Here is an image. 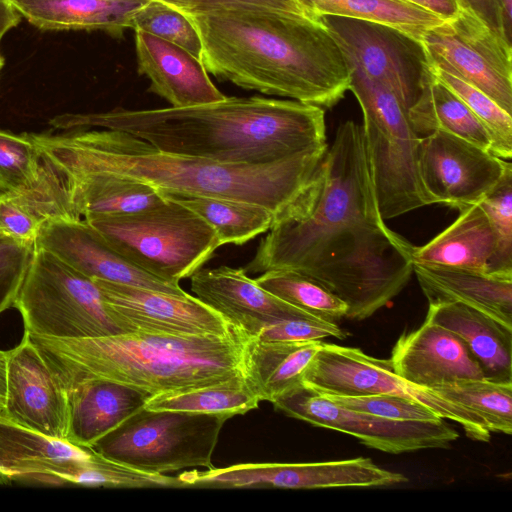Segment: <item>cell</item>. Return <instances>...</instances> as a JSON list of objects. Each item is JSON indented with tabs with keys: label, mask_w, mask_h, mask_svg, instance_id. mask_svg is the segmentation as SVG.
Instances as JSON below:
<instances>
[{
	"label": "cell",
	"mask_w": 512,
	"mask_h": 512,
	"mask_svg": "<svg viewBox=\"0 0 512 512\" xmlns=\"http://www.w3.org/2000/svg\"><path fill=\"white\" fill-rule=\"evenodd\" d=\"M414 247L385 223L362 125L347 120L305 187L275 215L244 269L298 272L340 298L346 317L363 320L406 286Z\"/></svg>",
	"instance_id": "cell-1"
},
{
	"label": "cell",
	"mask_w": 512,
	"mask_h": 512,
	"mask_svg": "<svg viewBox=\"0 0 512 512\" xmlns=\"http://www.w3.org/2000/svg\"><path fill=\"white\" fill-rule=\"evenodd\" d=\"M61 131L118 130L160 151L236 165H265L327 144L322 107L295 100L226 97L184 108L66 113Z\"/></svg>",
	"instance_id": "cell-2"
},
{
	"label": "cell",
	"mask_w": 512,
	"mask_h": 512,
	"mask_svg": "<svg viewBox=\"0 0 512 512\" xmlns=\"http://www.w3.org/2000/svg\"><path fill=\"white\" fill-rule=\"evenodd\" d=\"M187 17L202 42V63L217 78L322 108L349 90L348 63L319 19L247 9Z\"/></svg>",
	"instance_id": "cell-3"
},
{
	"label": "cell",
	"mask_w": 512,
	"mask_h": 512,
	"mask_svg": "<svg viewBox=\"0 0 512 512\" xmlns=\"http://www.w3.org/2000/svg\"><path fill=\"white\" fill-rule=\"evenodd\" d=\"M29 136L39 158L54 164L131 178L164 195L255 203L275 215L305 187L328 147L265 165H236L163 152L118 130L83 128Z\"/></svg>",
	"instance_id": "cell-4"
},
{
	"label": "cell",
	"mask_w": 512,
	"mask_h": 512,
	"mask_svg": "<svg viewBox=\"0 0 512 512\" xmlns=\"http://www.w3.org/2000/svg\"><path fill=\"white\" fill-rule=\"evenodd\" d=\"M29 336L66 391L80 381L100 378L153 396L242 374L250 335L233 325L224 335L134 331L92 338Z\"/></svg>",
	"instance_id": "cell-5"
},
{
	"label": "cell",
	"mask_w": 512,
	"mask_h": 512,
	"mask_svg": "<svg viewBox=\"0 0 512 512\" xmlns=\"http://www.w3.org/2000/svg\"><path fill=\"white\" fill-rule=\"evenodd\" d=\"M84 220L128 261L176 284L200 269L221 246L203 218L168 196L140 212Z\"/></svg>",
	"instance_id": "cell-6"
},
{
	"label": "cell",
	"mask_w": 512,
	"mask_h": 512,
	"mask_svg": "<svg viewBox=\"0 0 512 512\" xmlns=\"http://www.w3.org/2000/svg\"><path fill=\"white\" fill-rule=\"evenodd\" d=\"M349 90L363 113L366 153L383 219L433 204L419 174L420 137L399 98L384 84L353 70Z\"/></svg>",
	"instance_id": "cell-7"
},
{
	"label": "cell",
	"mask_w": 512,
	"mask_h": 512,
	"mask_svg": "<svg viewBox=\"0 0 512 512\" xmlns=\"http://www.w3.org/2000/svg\"><path fill=\"white\" fill-rule=\"evenodd\" d=\"M14 307L32 335L92 338L126 333L94 280L37 246Z\"/></svg>",
	"instance_id": "cell-8"
},
{
	"label": "cell",
	"mask_w": 512,
	"mask_h": 512,
	"mask_svg": "<svg viewBox=\"0 0 512 512\" xmlns=\"http://www.w3.org/2000/svg\"><path fill=\"white\" fill-rule=\"evenodd\" d=\"M226 416L140 408L96 441V453L153 474L213 468L212 455Z\"/></svg>",
	"instance_id": "cell-9"
},
{
	"label": "cell",
	"mask_w": 512,
	"mask_h": 512,
	"mask_svg": "<svg viewBox=\"0 0 512 512\" xmlns=\"http://www.w3.org/2000/svg\"><path fill=\"white\" fill-rule=\"evenodd\" d=\"M302 383L322 396L400 395L424 404L440 418L456 422L473 440L490 439L491 432L475 413L431 389L405 381L396 374L391 359L375 358L357 348L322 342L303 374Z\"/></svg>",
	"instance_id": "cell-10"
},
{
	"label": "cell",
	"mask_w": 512,
	"mask_h": 512,
	"mask_svg": "<svg viewBox=\"0 0 512 512\" xmlns=\"http://www.w3.org/2000/svg\"><path fill=\"white\" fill-rule=\"evenodd\" d=\"M341 48L349 69L387 86L408 111L433 74L423 43L392 26L324 15L319 18Z\"/></svg>",
	"instance_id": "cell-11"
},
{
	"label": "cell",
	"mask_w": 512,
	"mask_h": 512,
	"mask_svg": "<svg viewBox=\"0 0 512 512\" xmlns=\"http://www.w3.org/2000/svg\"><path fill=\"white\" fill-rule=\"evenodd\" d=\"M271 403L290 417L352 435L366 446L393 454L445 448L459 438L457 431L443 418L431 421L386 419L341 407L303 383Z\"/></svg>",
	"instance_id": "cell-12"
},
{
	"label": "cell",
	"mask_w": 512,
	"mask_h": 512,
	"mask_svg": "<svg viewBox=\"0 0 512 512\" xmlns=\"http://www.w3.org/2000/svg\"><path fill=\"white\" fill-rule=\"evenodd\" d=\"M430 63L457 75L512 115V45L458 10L422 37Z\"/></svg>",
	"instance_id": "cell-13"
},
{
	"label": "cell",
	"mask_w": 512,
	"mask_h": 512,
	"mask_svg": "<svg viewBox=\"0 0 512 512\" xmlns=\"http://www.w3.org/2000/svg\"><path fill=\"white\" fill-rule=\"evenodd\" d=\"M179 477L185 487L285 489L382 487L407 481L401 473L383 469L364 457L311 463H242L206 471H187Z\"/></svg>",
	"instance_id": "cell-14"
},
{
	"label": "cell",
	"mask_w": 512,
	"mask_h": 512,
	"mask_svg": "<svg viewBox=\"0 0 512 512\" xmlns=\"http://www.w3.org/2000/svg\"><path fill=\"white\" fill-rule=\"evenodd\" d=\"M510 166L489 150L444 131L420 137L419 174L433 204L458 210L475 204Z\"/></svg>",
	"instance_id": "cell-15"
},
{
	"label": "cell",
	"mask_w": 512,
	"mask_h": 512,
	"mask_svg": "<svg viewBox=\"0 0 512 512\" xmlns=\"http://www.w3.org/2000/svg\"><path fill=\"white\" fill-rule=\"evenodd\" d=\"M126 332L169 335H224L233 327L222 315L188 293L152 289L92 279Z\"/></svg>",
	"instance_id": "cell-16"
},
{
	"label": "cell",
	"mask_w": 512,
	"mask_h": 512,
	"mask_svg": "<svg viewBox=\"0 0 512 512\" xmlns=\"http://www.w3.org/2000/svg\"><path fill=\"white\" fill-rule=\"evenodd\" d=\"M6 402L3 415L47 437L66 440L68 393L29 334L7 351Z\"/></svg>",
	"instance_id": "cell-17"
},
{
	"label": "cell",
	"mask_w": 512,
	"mask_h": 512,
	"mask_svg": "<svg viewBox=\"0 0 512 512\" xmlns=\"http://www.w3.org/2000/svg\"><path fill=\"white\" fill-rule=\"evenodd\" d=\"M35 246L45 249L90 279L177 295L187 293L179 284L151 275L128 261L83 219H47L41 226Z\"/></svg>",
	"instance_id": "cell-18"
},
{
	"label": "cell",
	"mask_w": 512,
	"mask_h": 512,
	"mask_svg": "<svg viewBox=\"0 0 512 512\" xmlns=\"http://www.w3.org/2000/svg\"><path fill=\"white\" fill-rule=\"evenodd\" d=\"M190 277L191 290L199 300L250 336L278 320L316 318L263 289L245 269L200 268Z\"/></svg>",
	"instance_id": "cell-19"
},
{
	"label": "cell",
	"mask_w": 512,
	"mask_h": 512,
	"mask_svg": "<svg viewBox=\"0 0 512 512\" xmlns=\"http://www.w3.org/2000/svg\"><path fill=\"white\" fill-rule=\"evenodd\" d=\"M390 359L397 375L422 388L485 378L479 362L461 338L426 321L397 340Z\"/></svg>",
	"instance_id": "cell-20"
},
{
	"label": "cell",
	"mask_w": 512,
	"mask_h": 512,
	"mask_svg": "<svg viewBox=\"0 0 512 512\" xmlns=\"http://www.w3.org/2000/svg\"><path fill=\"white\" fill-rule=\"evenodd\" d=\"M138 72L149 78L150 91L171 107L184 108L226 98L212 83L203 63L180 46L135 31Z\"/></svg>",
	"instance_id": "cell-21"
},
{
	"label": "cell",
	"mask_w": 512,
	"mask_h": 512,
	"mask_svg": "<svg viewBox=\"0 0 512 512\" xmlns=\"http://www.w3.org/2000/svg\"><path fill=\"white\" fill-rule=\"evenodd\" d=\"M413 272L429 304L461 303L512 329V273L416 262Z\"/></svg>",
	"instance_id": "cell-22"
},
{
	"label": "cell",
	"mask_w": 512,
	"mask_h": 512,
	"mask_svg": "<svg viewBox=\"0 0 512 512\" xmlns=\"http://www.w3.org/2000/svg\"><path fill=\"white\" fill-rule=\"evenodd\" d=\"M91 456L89 447L47 437L0 414V472L10 480L62 485L63 477Z\"/></svg>",
	"instance_id": "cell-23"
},
{
	"label": "cell",
	"mask_w": 512,
	"mask_h": 512,
	"mask_svg": "<svg viewBox=\"0 0 512 512\" xmlns=\"http://www.w3.org/2000/svg\"><path fill=\"white\" fill-rule=\"evenodd\" d=\"M67 393L66 441L87 448L142 408L151 397L127 384L100 378L80 381Z\"/></svg>",
	"instance_id": "cell-24"
},
{
	"label": "cell",
	"mask_w": 512,
	"mask_h": 512,
	"mask_svg": "<svg viewBox=\"0 0 512 512\" xmlns=\"http://www.w3.org/2000/svg\"><path fill=\"white\" fill-rule=\"evenodd\" d=\"M425 321L461 338L486 379L512 382V329L457 302L429 304Z\"/></svg>",
	"instance_id": "cell-25"
},
{
	"label": "cell",
	"mask_w": 512,
	"mask_h": 512,
	"mask_svg": "<svg viewBox=\"0 0 512 512\" xmlns=\"http://www.w3.org/2000/svg\"><path fill=\"white\" fill-rule=\"evenodd\" d=\"M41 30H102L121 37L149 0H9Z\"/></svg>",
	"instance_id": "cell-26"
},
{
	"label": "cell",
	"mask_w": 512,
	"mask_h": 512,
	"mask_svg": "<svg viewBox=\"0 0 512 512\" xmlns=\"http://www.w3.org/2000/svg\"><path fill=\"white\" fill-rule=\"evenodd\" d=\"M322 342H273L249 336L243 355V375L260 401L272 402L302 384L303 374Z\"/></svg>",
	"instance_id": "cell-27"
},
{
	"label": "cell",
	"mask_w": 512,
	"mask_h": 512,
	"mask_svg": "<svg viewBox=\"0 0 512 512\" xmlns=\"http://www.w3.org/2000/svg\"><path fill=\"white\" fill-rule=\"evenodd\" d=\"M459 212L445 230L426 244L414 247V262L489 272L496 249L491 224L478 203Z\"/></svg>",
	"instance_id": "cell-28"
},
{
	"label": "cell",
	"mask_w": 512,
	"mask_h": 512,
	"mask_svg": "<svg viewBox=\"0 0 512 512\" xmlns=\"http://www.w3.org/2000/svg\"><path fill=\"white\" fill-rule=\"evenodd\" d=\"M408 118L419 137L444 131L490 151V137L481 122L434 75L418 101L408 110Z\"/></svg>",
	"instance_id": "cell-29"
},
{
	"label": "cell",
	"mask_w": 512,
	"mask_h": 512,
	"mask_svg": "<svg viewBox=\"0 0 512 512\" xmlns=\"http://www.w3.org/2000/svg\"><path fill=\"white\" fill-rule=\"evenodd\" d=\"M307 13L319 19L342 16L386 24L421 41L432 27L443 22L436 15L405 0H297Z\"/></svg>",
	"instance_id": "cell-30"
},
{
	"label": "cell",
	"mask_w": 512,
	"mask_h": 512,
	"mask_svg": "<svg viewBox=\"0 0 512 512\" xmlns=\"http://www.w3.org/2000/svg\"><path fill=\"white\" fill-rule=\"evenodd\" d=\"M259 402L242 373L212 385L153 395L144 407L150 410L185 411L231 418L257 408Z\"/></svg>",
	"instance_id": "cell-31"
},
{
	"label": "cell",
	"mask_w": 512,
	"mask_h": 512,
	"mask_svg": "<svg viewBox=\"0 0 512 512\" xmlns=\"http://www.w3.org/2000/svg\"><path fill=\"white\" fill-rule=\"evenodd\" d=\"M168 196L203 218L217 233L220 244L242 245L268 231L275 214L265 206L217 197Z\"/></svg>",
	"instance_id": "cell-32"
},
{
	"label": "cell",
	"mask_w": 512,
	"mask_h": 512,
	"mask_svg": "<svg viewBox=\"0 0 512 512\" xmlns=\"http://www.w3.org/2000/svg\"><path fill=\"white\" fill-rule=\"evenodd\" d=\"M431 390L475 413L490 432L512 433V382L464 379Z\"/></svg>",
	"instance_id": "cell-33"
},
{
	"label": "cell",
	"mask_w": 512,
	"mask_h": 512,
	"mask_svg": "<svg viewBox=\"0 0 512 512\" xmlns=\"http://www.w3.org/2000/svg\"><path fill=\"white\" fill-rule=\"evenodd\" d=\"M255 281L286 303L322 320L346 316L347 305L318 282L292 270L263 272Z\"/></svg>",
	"instance_id": "cell-34"
},
{
	"label": "cell",
	"mask_w": 512,
	"mask_h": 512,
	"mask_svg": "<svg viewBox=\"0 0 512 512\" xmlns=\"http://www.w3.org/2000/svg\"><path fill=\"white\" fill-rule=\"evenodd\" d=\"M430 65L433 75L453 91L481 122L490 137V152L501 159H510L512 115L480 89L448 70Z\"/></svg>",
	"instance_id": "cell-35"
},
{
	"label": "cell",
	"mask_w": 512,
	"mask_h": 512,
	"mask_svg": "<svg viewBox=\"0 0 512 512\" xmlns=\"http://www.w3.org/2000/svg\"><path fill=\"white\" fill-rule=\"evenodd\" d=\"M62 484L114 488L185 487L179 475L173 477L140 471L93 450L90 459L78 463L63 477Z\"/></svg>",
	"instance_id": "cell-36"
},
{
	"label": "cell",
	"mask_w": 512,
	"mask_h": 512,
	"mask_svg": "<svg viewBox=\"0 0 512 512\" xmlns=\"http://www.w3.org/2000/svg\"><path fill=\"white\" fill-rule=\"evenodd\" d=\"M129 28L176 44L202 62V42L194 24L187 15L165 3L149 0L134 14Z\"/></svg>",
	"instance_id": "cell-37"
},
{
	"label": "cell",
	"mask_w": 512,
	"mask_h": 512,
	"mask_svg": "<svg viewBox=\"0 0 512 512\" xmlns=\"http://www.w3.org/2000/svg\"><path fill=\"white\" fill-rule=\"evenodd\" d=\"M38 152L28 133L0 129V197L26 192L35 182Z\"/></svg>",
	"instance_id": "cell-38"
},
{
	"label": "cell",
	"mask_w": 512,
	"mask_h": 512,
	"mask_svg": "<svg viewBox=\"0 0 512 512\" xmlns=\"http://www.w3.org/2000/svg\"><path fill=\"white\" fill-rule=\"evenodd\" d=\"M477 203L486 214L496 238L489 273H512V165Z\"/></svg>",
	"instance_id": "cell-39"
},
{
	"label": "cell",
	"mask_w": 512,
	"mask_h": 512,
	"mask_svg": "<svg viewBox=\"0 0 512 512\" xmlns=\"http://www.w3.org/2000/svg\"><path fill=\"white\" fill-rule=\"evenodd\" d=\"M335 404L391 420L431 421L440 417L424 404L395 394L360 397L324 396Z\"/></svg>",
	"instance_id": "cell-40"
},
{
	"label": "cell",
	"mask_w": 512,
	"mask_h": 512,
	"mask_svg": "<svg viewBox=\"0 0 512 512\" xmlns=\"http://www.w3.org/2000/svg\"><path fill=\"white\" fill-rule=\"evenodd\" d=\"M34 248L35 243L0 234V314L14 307Z\"/></svg>",
	"instance_id": "cell-41"
},
{
	"label": "cell",
	"mask_w": 512,
	"mask_h": 512,
	"mask_svg": "<svg viewBox=\"0 0 512 512\" xmlns=\"http://www.w3.org/2000/svg\"><path fill=\"white\" fill-rule=\"evenodd\" d=\"M253 337L261 341L304 342L327 337L342 340L346 335L331 321L319 318H293L266 324Z\"/></svg>",
	"instance_id": "cell-42"
},
{
	"label": "cell",
	"mask_w": 512,
	"mask_h": 512,
	"mask_svg": "<svg viewBox=\"0 0 512 512\" xmlns=\"http://www.w3.org/2000/svg\"><path fill=\"white\" fill-rule=\"evenodd\" d=\"M180 12L190 14L216 10H270L292 15L311 17L297 0H157ZM315 19V18H314Z\"/></svg>",
	"instance_id": "cell-43"
},
{
	"label": "cell",
	"mask_w": 512,
	"mask_h": 512,
	"mask_svg": "<svg viewBox=\"0 0 512 512\" xmlns=\"http://www.w3.org/2000/svg\"><path fill=\"white\" fill-rule=\"evenodd\" d=\"M43 223L17 196L0 197V234L35 243Z\"/></svg>",
	"instance_id": "cell-44"
},
{
	"label": "cell",
	"mask_w": 512,
	"mask_h": 512,
	"mask_svg": "<svg viewBox=\"0 0 512 512\" xmlns=\"http://www.w3.org/2000/svg\"><path fill=\"white\" fill-rule=\"evenodd\" d=\"M456 3L458 10L473 15L497 37L512 45L505 36L501 14L496 0H456Z\"/></svg>",
	"instance_id": "cell-45"
},
{
	"label": "cell",
	"mask_w": 512,
	"mask_h": 512,
	"mask_svg": "<svg viewBox=\"0 0 512 512\" xmlns=\"http://www.w3.org/2000/svg\"><path fill=\"white\" fill-rule=\"evenodd\" d=\"M434 15L441 20H449L458 13L456 0H405Z\"/></svg>",
	"instance_id": "cell-46"
},
{
	"label": "cell",
	"mask_w": 512,
	"mask_h": 512,
	"mask_svg": "<svg viewBox=\"0 0 512 512\" xmlns=\"http://www.w3.org/2000/svg\"><path fill=\"white\" fill-rule=\"evenodd\" d=\"M21 19L9 0H0V41L12 28L16 27Z\"/></svg>",
	"instance_id": "cell-47"
},
{
	"label": "cell",
	"mask_w": 512,
	"mask_h": 512,
	"mask_svg": "<svg viewBox=\"0 0 512 512\" xmlns=\"http://www.w3.org/2000/svg\"><path fill=\"white\" fill-rule=\"evenodd\" d=\"M507 40H512V0H496ZM512 44V43H511Z\"/></svg>",
	"instance_id": "cell-48"
},
{
	"label": "cell",
	"mask_w": 512,
	"mask_h": 512,
	"mask_svg": "<svg viewBox=\"0 0 512 512\" xmlns=\"http://www.w3.org/2000/svg\"><path fill=\"white\" fill-rule=\"evenodd\" d=\"M7 359L8 352L0 350V414L4 413L6 402Z\"/></svg>",
	"instance_id": "cell-49"
},
{
	"label": "cell",
	"mask_w": 512,
	"mask_h": 512,
	"mask_svg": "<svg viewBox=\"0 0 512 512\" xmlns=\"http://www.w3.org/2000/svg\"><path fill=\"white\" fill-rule=\"evenodd\" d=\"M8 482H11V480L6 475H4L3 473L0 472V483H8Z\"/></svg>",
	"instance_id": "cell-50"
},
{
	"label": "cell",
	"mask_w": 512,
	"mask_h": 512,
	"mask_svg": "<svg viewBox=\"0 0 512 512\" xmlns=\"http://www.w3.org/2000/svg\"><path fill=\"white\" fill-rule=\"evenodd\" d=\"M3 66H4V58L2 57V55L0 53V70L2 69Z\"/></svg>",
	"instance_id": "cell-51"
}]
</instances>
